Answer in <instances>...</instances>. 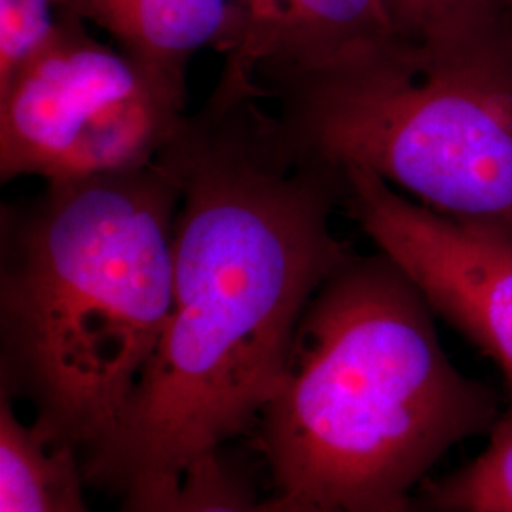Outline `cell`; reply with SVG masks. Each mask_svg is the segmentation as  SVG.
Returning <instances> with one entry per match:
<instances>
[{"mask_svg":"<svg viewBox=\"0 0 512 512\" xmlns=\"http://www.w3.org/2000/svg\"><path fill=\"white\" fill-rule=\"evenodd\" d=\"M181 190L156 162L50 183L0 220V389L84 454L122 416L173 294Z\"/></svg>","mask_w":512,"mask_h":512,"instance_id":"3957f363","label":"cell"},{"mask_svg":"<svg viewBox=\"0 0 512 512\" xmlns=\"http://www.w3.org/2000/svg\"><path fill=\"white\" fill-rule=\"evenodd\" d=\"M181 190L164 332L122 416L82 454L124 494L255 429L313 294L353 251L342 171L296 152L255 92L215 88L160 154Z\"/></svg>","mask_w":512,"mask_h":512,"instance_id":"6da1fadb","label":"cell"},{"mask_svg":"<svg viewBox=\"0 0 512 512\" xmlns=\"http://www.w3.org/2000/svg\"><path fill=\"white\" fill-rule=\"evenodd\" d=\"M275 499V497H274ZM277 501V507H279V512H327V511H310V509H296V507H291V505H285V503H281L279 499H275Z\"/></svg>","mask_w":512,"mask_h":512,"instance_id":"5bb4252c","label":"cell"},{"mask_svg":"<svg viewBox=\"0 0 512 512\" xmlns=\"http://www.w3.org/2000/svg\"><path fill=\"white\" fill-rule=\"evenodd\" d=\"M488 435L482 454L467 465L421 484L414 512H512V406Z\"/></svg>","mask_w":512,"mask_h":512,"instance_id":"7c38bea8","label":"cell"},{"mask_svg":"<svg viewBox=\"0 0 512 512\" xmlns=\"http://www.w3.org/2000/svg\"><path fill=\"white\" fill-rule=\"evenodd\" d=\"M120 512H279L272 497H260L243 473L215 452L181 475L147 478L124 494Z\"/></svg>","mask_w":512,"mask_h":512,"instance_id":"8fae6325","label":"cell"},{"mask_svg":"<svg viewBox=\"0 0 512 512\" xmlns=\"http://www.w3.org/2000/svg\"><path fill=\"white\" fill-rule=\"evenodd\" d=\"M435 311L384 253L351 255L313 294L256 423L274 497L296 509L414 512L446 452L488 435V385L442 348Z\"/></svg>","mask_w":512,"mask_h":512,"instance_id":"7a4b0ae2","label":"cell"},{"mask_svg":"<svg viewBox=\"0 0 512 512\" xmlns=\"http://www.w3.org/2000/svg\"><path fill=\"white\" fill-rule=\"evenodd\" d=\"M65 16L105 31L114 46L186 88L192 57H230L243 38L236 0H65Z\"/></svg>","mask_w":512,"mask_h":512,"instance_id":"ba28073f","label":"cell"},{"mask_svg":"<svg viewBox=\"0 0 512 512\" xmlns=\"http://www.w3.org/2000/svg\"><path fill=\"white\" fill-rule=\"evenodd\" d=\"M186 116L184 86L63 18L0 82V179L73 183L145 167Z\"/></svg>","mask_w":512,"mask_h":512,"instance_id":"5b68a950","label":"cell"},{"mask_svg":"<svg viewBox=\"0 0 512 512\" xmlns=\"http://www.w3.org/2000/svg\"><path fill=\"white\" fill-rule=\"evenodd\" d=\"M86 484L82 454L21 421L16 399L0 389V512H92Z\"/></svg>","mask_w":512,"mask_h":512,"instance_id":"9c48e42d","label":"cell"},{"mask_svg":"<svg viewBox=\"0 0 512 512\" xmlns=\"http://www.w3.org/2000/svg\"><path fill=\"white\" fill-rule=\"evenodd\" d=\"M342 205L376 251L391 258L442 317L512 387V236L450 219L410 200L374 173L348 167Z\"/></svg>","mask_w":512,"mask_h":512,"instance_id":"8992f818","label":"cell"},{"mask_svg":"<svg viewBox=\"0 0 512 512\" xmlns=\"http://www.w3.org/2000/svg\"><path fill=\"white\" fill-rule=\"evenodd\" d=\"M395 29L425 59L512 46V0H384Z\"/></svg>","mask_w":512,"mask_h":512,"instance_id":"30bf717a","label":"cell"},{"mask_svg":"<svg viewBox=\"0 0 512 512\" xmlns=\"http://www.w3.org/2000/svg\"><path fill=\"white\" fill-rule=\"evenodd\" d=\"M236 2L243 38L224 59L217 84L226 88L260 92L277 80L418 52L395 29L384 0Z\"/></svg>","mask_w":512,"mask_h":512,"instance_id":"52a82bcc","label":"cell"},{"mask_svg":"<svg viewBox=\"0 0 512 512\" xmlns=\"http://www.w3.org/2000/svg\"><path fill=\"white\" fill-rule=\"evenodd\" d=\"M260 95L302 156L366 169L435 213L512 236V46L397 55L277 80Z\"/></svg>","mask_w":512,"mask_h":512,"instance_id":"277c9868","label":"cell"},{"mask_svg":"<svg viewBox=\"0 0 512 512\" xmlns=\"http://www.w3.org/2000/svg\"><path fill=\"white\" fill-rule=\"evenodd\" d=\"M65 16V0H0V82L40 48Z\"/></svg>","mask_w":512,"mask_h":512,"instance_id":"4fadbf2b","label":"cell"}]
</instances>
